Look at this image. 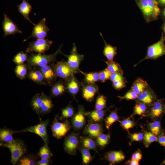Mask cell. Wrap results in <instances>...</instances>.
I'll list each match as a JSON object with an SVG mask.
<instances>
[{
  "mask_svg": "<svg viewBox=\"0 0 165 165\" xmlns=\"http://www.w3.org/2000/svg\"><path fill=\"white\" fill-rule=\"evenodd\" d=\"M53 42L47 39L39 38L33 42H29L26 52L27 53L44 54L50 48Z\"/></svg>",
  "mask_w": 165,
  "mask_h": 165,
  "instance_id": "obj_4",
  "label": "cell"
},
{
  "mask_svg": "<svg viewBox=\"0 0 165 165\" xmlns=\"http://www.w3.org/2000/svg\"><path fill=\"white\" fill-rule=\"evenodd\" d=\"M106 112V110L96 109L86 112L85 114L91 121L99 123L101 121Z\"/></svg>",
  "mask_w": 165,
  "mask_h": 165,
  "instance_id": "obj_20",
  "label": "cell"
},
{
  "mask_svg": "<svg viewBox=\"0 0 165 165\" xmlns=\"http://www.w3.org/2000/svg\"><path fill=\"white\" fill-rule=\"evenodd\" d=\"M79 144V134L72 133L66 137L64 143V148L67 153L74 155L76 154Z\"/></svg>",
  "mask_w": 165,
  "mask_h": 165,
  "instance_id": "obj_8",
  "label": "cell"
},
{
  "mask_svg": "<svg viewBox=\"0 0 165 165\" xmlns=\"http://www.w3.org/2000/svg\"><path fill=\"white\" fill-rule=\"evenodd\" d=\"M160 15L163 20L165 22V7L160 8Z\"/></svg>",
  "mask_w": 165,
  "mask_h": 165,
  "instance_id": "obj_54",
  "label": "cell"
},
{
  "mask_svg": "<svg viewBox=\"0 0 165 165\" xmlns=\"http://www.w3.org/2000/svg\"><path fill=\"white\" fill-rule=\"evenodd\" d=\"M141 11L147 23L157 20L149 6L148 0H134Z\"/></svg>",
  "mask_w": 165,
  "mask_h": 165,
  "instance_id": "obj_9",
  "label": "cell"
},
{
  "mask_svg": "<svg viewBox=\"0 0 165 165\" xmlns=\"http://www.w3.org/2000/svg\"><path fill=\"white\" fill-rule=\"evenodd\" d=\"M149 127L151 132L156 136H158L163 131L161 128L160 121L155 120L149 124Z\"/></svg>",
  "mask_w": 165,
  "mask_h": 165,
  "instance_id": "obj_41",
  "label": "cell"
},
{
  "mask_svg": "<svg viewBox=\"0 0 165 165\" xmlns=\"http://www.w3.org/2000/svg\"><path fill=\"white\" fill-rule=\"evenodd\" d=\"M71 127L70 123L67 119L64 122H59L56 116L51 126L53 135L57 139L61 138L67 134Z\"/></svg>",
  "mask_w": 165,
  "mask_h": 165,
  "instance_id": "obj_6",
  "label": "cell"
},
{
  "mask_svg": "<svg viewBox=\"0 0 165 165\" xmlns=\"http://www.w3.org/2000/svg\"><path fill=\"white\" fill-rule=\"evenodd\" d=\"M119 117L116 110L112 111L105 119V124L106 128L108 129L115 122L119 120Z\"/></svg>",
  "mask_w": 165,
  "mask_h": 165,
  "instance_id": "obj_36",
  "label": "cell"
},
{
  "mask_svg": "<svg viewBox=\"0 0 165 165\" xmlns=\"http://www.w3.org/2000/svg\"><path fill=\"white\" fill-rule=\"evenodd\" d=\"M52 163L50 158L41 159L39 160H38L37 165H48Z\"/></svg>",
  "mask_w": 165,
  "mask_h": 165,
  "instance_id": "obj_52",
  "label": "cell"
},
{
  "mask_svg": "<svg viewBox=\"0 0 165 165\" xmlns=\"http://www.w3.org/2000/svg\"><path fill=\"white\" fill-rule=\"evenodd\" d=\"M28 67L24 64H17L15 69V72L17 77L21 79H25L28 74Z\"/></svg>",
  "mask_w": 165,
  "mask_h": 165,
  "instance_id": "obj_35",
  "label": "cell"
},
{
  "mask_svg": "<svg viewBox=\"0 0 165 165\" xmlns=\"http://www.w3.org/2000/svg\"><path fill=\"white\" fill-rule=\"evenodd\" d=\"M125 82L120 80H116L112 82V85L117 90H119L126 86Z\"/></svg>",
  "mask_w": 165,
  "mask_h": 165,
  "instance_id": "obj_49",
  "label": "cell"
},
{
  "mask_svg": "<svg viewBox=\"0 0 165 165\" xmlns=\"http://www.w3.org/2000/svg\"><path fill=\"white\" fill-rule=\"evenodd\" d=\"M61 46L56 52L51 54L31 53L27 60L28 68L42 67L53 62L56 60L57 56L61 52Z\"/></svg>",
  "mask_w": 165,
  "mask_h": 165,
  "instance_id": "obj_1",
  "label": "cell"
},
{
  "mask_svg": "<svg viewBox=\"0 0 165 165\" xmlns=\"http://www.w3.org/2000/svg\"><path fill=\"white\" fill-rule=\"evenodd\" d=\"M42 72L47 85H50L57 77L53 65L48 64L45 66L38 67Z\"/></svg>",
  "mask_w": 165,
  "mask_h": 165,
  "instance_id": "obj_17",
  "label": "cell"
},
{
  "mask_svg": "<svg viewBox=\"0 0 165 165\" xmlns=\"http://www.w3.org/2000/svg\"><path fill=\"white\" fill-rule=\"evenodd\" d=\"M42 103L40 114L43 115L49 113L52 109L53 105L50 98L46 95L42 93Z\"/></svg>",
  "mask_w": 165,
  "mask_h": 165,
  "instance_id": "obj_27",
  "label": "cell"
},
{
  "mask_svg": "<svg viewBox=\"0 0 165 165\" xmlns=\"http://www.w3.org/2000/svg\"><path fill=\"white\" fill-rule=\"evenodd\" d=\"M142 157V155L141 152L139 151H137L133 154L131 159L139 161L141 159Z\"/></svg>",
  "mask_w": 165,
  "mask_h": 165,
  "instance_id": "obj_53",
  "label": "cell"
},
{
  "mask_svg": "<svg viewBox=\"0 0 165 165\" xmlns=\"http://www.w3.org/2000/svg\"><path fill=\"white\" fill-rule=\"evenodd\" d=\"M86 112L84 107L79 105L77 112L72 117L71 120L72 126L75 130L81 129L86 123Z\"/></svg>",
  "mask_w": 165,
  "mask_h": 165,
  "instance_id": "obj_12",
  "label": "cell"
},
{
  "mask_svg": "<svg viewBox=\"0 0 165 165\" xmlns=\"http://www.w3.org/2000/svg\"><path fill=\"white\" fill-rule=\"evenodd\" d=\"M66 89V87L62 82H57L52 87L51 90L52 95L54 97L61 95L64 92Z\"/></svg>",
  "mask_w": 165,
  "mask_h": 165,
  "instance_id": "obj_34",
  "label": "cell"
},
{
  "mask_svg": "<svg viewBox=\"0 0 165 165\" xmlns=\"http://www.w3.org/2000/svg\"><path fill=\"white\" fill-rule=\"evenodd\" d=\"M121 125L124 129L128 132L129 129L133 128L135 126V123L129 119H124L120 122Z\"/></svg>",
  "mask_w": 165,
  "mask_h": 165,
  "instance_id": "obj_46",
  "label": "cell"
},
{
  "mask_svg": "<svg viewBox=\"0 0 165 165\" xmlns=\"http://www.w3.org/2000/svg\"><path fill=\"white\" fill-rule=\"evenodd\" d=\"M143 140L145 146L147 148L152 143L157 141V137L151 132L145 131Z\"/></svg>",
  "mask_w": 165,
  "mask_h": 165,
  "instance_id": "obj_38",
  "label": "cell"
},
{
  "mask_svg": "<svg viewBox=\"0 0 165 165\" xmlns=\"http://www.w3.org/2000/svg\"><path fill=\"white\" fill-rule=\"evenodd\" d=\"M80 141L82 146L89 150L97 151V144L90 137H81Z\"/></svg>",
  "mask_w": 165,
  "mask_h": 165,
  "instance_id": "obj_30",
  "label": "cell"
},
{
  "mask_svg": "<svg viewBox=\"0 0 165 165\" xmlns=\"http://www.w3.org/2000/svg\"><path fill=\"white\" fill-rule=\"evenodd\" d=\"M149 87L148 84L145 80L142 78L138 77L134 82L130 89L139 94Z\"/></svg>",
  "mask_w": 165,
  "mask_h": 165,
  "instance_id": "obj_22",
  "label": "cell"
},
{
  "mask_svg": "<svg viewBox=\"0 0 165 165\" xmlns=\"http://www.w3.org/2000/svg\"><path fill=\"white\" fill-rule=\"evenodd\" d=\"M67 63L70 67L74 71L77 72L81 61L84 58V55L78 53L75 43L73 45L70 55L67 56Z\"/></svg>",
  "mask_w": 165,
  "mask_h": 165,
  "instance_id": "obj_11",
  "label": "cell"
},
{
  "mask_svg": "<svg viewBox=\"0 0 165 165\" xmlns=\"http://www.w3.org/2000/svg\"><path fill=\"white\" fill-rule=\"evenodd\" d=\"M107 68L112 73H119L123 74V71L120 65L117 63L113 61H105Z\"/></svg>",
  "mask_w": 165,
  "mask_h": 165,
  "instance_id": "obj_32",
  "label": "cell"
},
{
  "mask_svg": "<svg viewBox=\"0 0 165 165\" xmlns=\"http://www.w3.org/2000/svg\"><path fill=\"white\" fill-rule=\"evenodd\" d=\"M160 8L165 7V0H157Z\"/></svg>",
  "mask_w": 165,
  "mask_h": 165,
  "instance_id": "obj_56",
  "label": "cell"
},
{
  "mask_svg": "<svg viewBox=\"0 0 165 165\" xmlns=\"http://www.w3.org/2000/svg\"><path fill=\"white\" fill-rule=\"evenodd\" d=\"M103 132V127L101 123L91 121L85 126L83 133L92 138H96Z\"/></svg>",
  "mask_w": 165,
  "mask_h": 165,
  "instance_id": "obj_16",
  "label": "cell"
},
{
  "mask_svg": "<svg viewBox=\"0 0 165 165\" xmlns=\"http://www.w3.org/2000/svg\"><path fill=\"white\" fill-rule=\"evenodd\" d=\"M164 35L162 32L160 39L156 42L148 46L147 54L145 57L134 66H137L141 61L145 60L156 59L160 57L165 55V45Z\"/></svg>",
  "mask_w": 165,
  "mask_h": 165,
  "instance_id": "obj_3",
  "label": "cell"
},
{
  "mask_svg": "<svg viewBox=\"0 0 165 165\" xmlns=\"http://www.w3.org/2000/svg\"><path fill=\"white\" fill-rule=\"evenodd\" d=\"M157 141L165 148V134L163 131L158 136Z\"/></svg>",
  "mask_w": 165,
  "mask_h": 165,
  "instance_id": "obj_51",
  "label": "cell"
},
{
  "mask_svg": "<svg viewBox=\"0 0 165 165\" xmlns=\"http://www.w3.org/2000/svg\"><path fill=\"white\" fill-rule=\"evenodd\" d=\"M42 101V94H37L34 96L31 102V105L32 109L39 116L40 115Z\"/></svg>",
  "mask_w": 165,
  "mask_h": 165,
  "instance_id": "obj_28",
  "label": "cell"
},
{
  "mask_svg": "<svg viewBox=\"0 0 165 165\" xmlns=\"http://www.w3.org/2000/svg\"><path fill=\"white\" fill-rule=\"evenodd\" d=\"M16 131L7 128H1L0 130V142L10 143L13 141L14 134L16 133Z\"/></svg>",
  "mask_w": 165,
  "mask_h": 165,
  "instance_id": "obj_25",
  "label": "cell"
},
{
  "mask_svg": "<svg viewBox=\"0 0 165 165\" xmlns=\"http://www.w3.org/2000/svg\"><path fill=\"white\" fill-rule=\"evenodd\" d=\"M105 158L111 163H115L123 160L125 156L121 151H111L107 152L105 156Z\"/></svg>",
  "mask_w": 165,
  "mask_h": 165,
  "instance_id": "obj_23",
  "label": "cell"
},
{
  "mask_svg": "<svg viewBox=\"0 0 165 165\" xmlns=\"http://www.w3.org/2000/svg\"><path fill=\"white\" fill-rule=\"evenodd\" d=\"M109 79L112 82L116 80L122 81L127 82L125 78L123 75L119 73H114L111 74Z\"/></svg>",
  "mask_w": 165,
  "mask_h": 165,
  "instance_id": "obj_48",
  "label": "cell"
},
{
  "mask_svg": "<svg viewBox=\"0 0 165 165\" xmlns=\"http://www.w3.org/2000/svg\"><path fill=\"white\" fill-rule=\"evenodd\" d=\"M144 137V134L141 133H134L130 136L131 141H140L143 140Z\"/></svg>",
  "mask_w": 165,
  "mask_h": 165,
  "instance_id": "obj_50",
  "label": "cell"
},
{
  "mask_svg": "<svg viewBox=\"0 0 165 165\" xmlns=\"http://www.w3.org/2000/svg\"><path fill=\"white\" fill-rule=\"evenodd\" d=\"M127 164L130 165H138L139 163V161L131 159L128 161Z\"/></svg>",
  "mask_w": 165,
  "mask_h": 165,
  "instance_id": "obj_55",
  "label": "cell"
},
{
  "mask_svg": "<svg viewBox=\"0 0 165 165\" xmlns=\"http://www.w3.org/2000/svg\"><path fill=\"white\" fill-rule=\"evenodd\" d=\"M107 99L103 95H100L97 97L96 101L95 109H104L106 107Z\"/></svg>",
  "mask_w": 165,
  "mask_h": 165,
  "instance_id": "obj_43",
  "label": "cell"
},
{
  "mask_svg": "<svg viewBox=\"0 0 165 165\" xmlns=\"http://www.w3.org/2000/svg\"><path fill=\"white\" fill-rule=\"evenodd\" d=\"M156 95L149 86L145 90L138 94L136 101L142 103L150 107L156 100Z\"/></svg>",
  "mask_w": 165,
  "mask_h": 165,
  "instance_id": "obj_14",
  "label": "cell"
},
{
  "mask_svg": "<svg viewBox=\"0 0 165 165\" xmlns=\"http://www.w3.org/2000/svg\"><path fill=\"white\" fill-rule=\"evenodd\" d=\"M110 139L109 134H105L102 133L96 138V142L98 146L103 148L108 143Z\"/></svg>",
  "mask_w": 165,
  "mask_h": 165,
  "instance_id": "obj_39",
  "label": "cell"
},
{
  "mask_svg": "<svg viewBox=\"0 0 165 165\" xmlns=\"http://www.w3.org/2000/svg\"><path fill=\"white\" fill-rule=\"evenodd\" d=\"M37 155L41 159L50 158L53 156L48 144H46L40 148Z\"/></svg>",
  "mask_w": 165,
  "mask_h": 165,
  "instance_id": "obj_40",
  "label": "cell"
},
{
  "mask_svg": "<svg viewBox=\"0 0 165 165\" xmlns=\"http://www.w3.org/2000/svg\"><path fill=\"white\" fill-rule=\"evenodd\" d=\"M57 77L64 79H70L77 72L73 70L67 62L61 61L53 65Z\"/></svg>",
  "mask_w": 165,
  "mask_h": 165,
  "instance_id": "obj_7",
  "label": "cell"
},
{
  "mask_svg": "<svg viewBox=\"0 0 165 165\" xmlns=\"http://www.w3.org/2000/svg\"><path fill=\"white\" fill-rule=\"evenodd\" d=\"M37 156L34 154L24 155L19 160L18 164L20 165H37Z\"/></svg>",
  "mask_w": 165,
  "mask_h": 165,
  "instance_id": "obj_29",
  "label": "cell"
},
{
  "mask_svg": "<svg viewBox=\"0 0 165 165\" xmlns=\"http://www.w3.org/2000/svg\"><path fill=\"white\" fill-rule=\"evenodd\" d=\"M28 57L26 53L22 51H20L14 56L13 61L17 64H23L27 60Z\"/></svg>",
  "mask_w": 165,
  "mask_h": 165,
  "instance_id": "obj_44",
  "label": "cell"
},
{
  "mask_svg": "<svg viewBox=\"0 0 165 165\" xmlns=\"http://www.w3.org/2000/svg\"><path fill=\"white\" fill-rule=\"evenodd\" d=\"M80 151L82 155L83 163L88 164L92 160V157L89 150L82 147L81 148Z\"/></svg>",
  "mask_w": 165,
  "mask_h": 165,
  "instance_id": "obj_42",
  "label": "cell"
},
{
  "mask_svg": "<svg viewBox=\"0 0 165 165\" xmlns=\"http://www.w3.org/2000/svg\"><path fill=\"white\" fill-rule=\"evenodd\" d=\"M162 164H165V160H164L162 163Z\"/></svg>",
  "mask_w": 165,
  "mask_h": 165,
  "instance_id": "obj_58",
  "label": "cell"
},
{
  "mask_svg": "<svg viewBox=\"0 0 165 165\" xmlns=\"http://www.w3.org/2000/svg\"><path fill=\"white\" fill-rule=\"evenodd\" d=\"M98 88L94 84H89L84 86L82 89L83 98L89 101H92L95 94L98 92Z\"/></svg>",
  "mask_w": 165,
  "mask_h": 165,
  "instance_id": "obj_18",
  "label": "cell"
},
{
  "mask_svg": "<svg viewBox=\"0 0 165 165\" xmlns=\"http://www.w3.org/2000/svg\"><path fill=\"white\" fill-rule=\"evenodd\" d=\"M149 107L142 103L136 101L132 116L136 115H144L146 112H148L149 110H148V109Z\"/></svg>",
  "mask_w": 165,
  "mask_h": 165,
  "instance_id": "obj_33",
  "label": "cell"
},
{
  "mask_svg": "<svg viewBox=\"0 0 165 165\" xmlns=\"http://www.w3.org/2000/svg\"><path fill=\"white\" fill-rule=\"evenodd\" d=\"M112 73L107 68L99 72L100 80L102 82L109 79Z\"/></svg>",
  "mask_w": 165,
  "mask_h": 165,
  "instance_id": "obj_47",
  "label": "cell"
},
{
  "mask_svg": "<svg viewBox=\"0 0 165 165\" xmlns=\"http://www.w3.org/2000/svg\"><path fill=\"white\" fill-rule=\"evenodd\" d=\"M1 146L8 148L11 153V163L13 165L17 163L20 158L27 152L26 145L21 140L14 139L10 143L0 142Z\"/></svg>",
  "mask_w": 165,
  "mask_h": 165,
  "instance_id": "obj_2",
  "label": "cell"
},
{
  "mask_svg": "<svg viewBox=\"0 0 165 165\" xmlns=\"http://www.w3.org/2000/svg\"><path fill=\"white\" fill-rule=\"evenodd\" d=\"M45 18L42 19L34 27L31 35L28 38L24 39V42L31 38L37 39L45 38L47 35L50 29L46 25Z\"/></svg>",
  "mask_w": 165,
  "mask_h": 165,
  "instance_id": "obj_10",
  "label": "cell"
},
{
  "mask_svg": "<svg viewBox=\"0 0 165 165\" xmlns=\"http://www.w3.org/2000/svg\"><path fill=\"white\" fill-rule=\"evenodd\" d=\"M138 94L131 89H130L123 96H119L118 97L120 100L125 99L126 100H136L138 97Z\"/></svg>",
  "mask_w": 165,
  "mask_h": 165,
  "instance_id": "obj_45",
  "label": "cell"
},
{
  "mask_svg": "<svg viewBox=\"0 0 165 165\" xmlns=\"http://www.w3.org/2000/svg\"><path fill=\"white\" fill-rule=\"evenodd\" d=\"M74 108L69 104L62 109L61 116L59 119L61 120L72 117L74 115Z\"/></svg>",
  "mask_w": 165,
  "mask_h": 165,
  "instance_id": "obj_37",
  "label": "cell"
},
{
  "mask_svg": "<svg viewBox=\"0 0 165 165\" xmlns=\"http://www.w3.org/2000/svg\"><path fill=\"white\" fill-rule=\"evenodd\" d=\"M17 7L18 11L24 18L35 26V24L31 21L29 17L32 9V6L26 0H23L22 2L17 5Z\"/></svg>",
  "mask_w": 165,
  "mask_h": 165,
  "instance_id": "obj_24",
  "label": "cell"
},
{
  "mask_svg": "<svg viewBox=\"0 0 165 165\" xmlns=\"http://www.w3.org/2000/svg\"><path fill=\"white\" fill-rule=\"evenodd\" d=\"M27 77L34 82L41 85H47L43 75L38 68H30Z\"/></svg>",
  "mask_w": 165,
  "mask_h": 165,
  "instance_id": "obj_19",
  "label": "cell"
},
{
  "mask_svg": "<svg viewBox=\"0 0 165 165\" xmlns=\"http://www.w3.org/2000/svg\"><path fill=\"white\" fill-rule=\"evenodd\" d=\"M150 107L148 115L152 119H159L165 113V104L163 99H156Z\"/></svg>",
  "mask_w": 165,
  "mask_h": 165,
  "instance_id": "obj_13",
  "label": "cell"
},
{
  "mask_svg": "<svg viewBox=\"0 0 165 165\" xmlns=\"http://www.w3.org/2000/svg\"><path fill=\"white\" fill-rule=\"evenodd\" d=\"M100 34L105 43L103 54L106 57L108 61H113L115 56L117 54V48L116 46H113L107 43L105 40L102 33L100 32Z\"/></svg>",
  "mask_w": 165,
  "mask_h": 165,
  "instance_id": "obj_21",
  "label": "cell"
},
{
  "mask_svg": "<svg viewBox=\"0 0 165 165\" xmlns=\"http://www.w3.org/2000/svg\"><path fill=\"white\" fill-rule=\"evenodd\" d=\"M49 123L48 119L42 121L40 119V122L38 124L28 127L20 131H16V132H28L35 133L40 136L43 140L45 144H48L49 138L46 127Z\"/></svg>",
  "mask_w": 165,
  "mask_h": 165,
  "instance_id": "obj_5",
  "label": "cell"
},
{
  "mask_svg": "<svg viewBox=\"0 0 165 165\" xmlns=\"http://www.w3.org/2000/svg\"><path fill=\"white\" fill-rule=\"evenodd\" d=\"M161 29L163 30V32L164 34V37L165 41V22L163 23L161 27Z\"/></svg>",
  "mask_w": 165,
  "mask_h": 165,
  "instance_id": "obj_57",
  "label": "cell"
},
{
  "mask_svg": "<svg viewBox=\"0 0 165 165\" xmlns=\"http://www.w3.org/2000/svg\"><path fill=\"white\" fill-rule=\"evenodd\" d=\"M84 75L85 80L88 84H94L100 80L99 73L91 72L84 73L78 70Z\"/></svg>",
  "mask_w": 165,
  "mask_h": 165,
  "instance_id": "obj_31",
  "label": "cell"
},
{
  "mask_svg": "<svg viewBox=\"0 0 165 165\" xmlns=\"http://www.w3.org/2000/svg\"><path fill=\"white\" fill-rule=\"evenodd\" d=\"M2 28L4 37L10 35L22 33V32L18 28L12 20L5 13H4V20L2 23Z\"/></svg>",
  "mask_w": 165,
  "mask_h": 165,
  "instance_id": "obj_15",
  "label": "cell"
},
{
  "mask_svg": "<svg viewBox=\"0 0 165 165\" xmlns=\"http://www.w3.org/2000/svg\"><path fill=\"white\" fill-rule=\"evenodd\" d=\"M66 87L69 93L74 97L79 91V84L76 79L73 76L69 79Z\"/></svg>",
  "mask_w": 165,
  "mask_h": 165,
  "instance_id": "obj_26",
  "label": "cell"
}]
</instances>
